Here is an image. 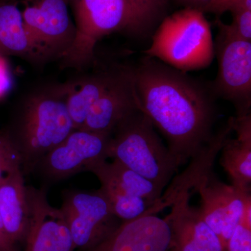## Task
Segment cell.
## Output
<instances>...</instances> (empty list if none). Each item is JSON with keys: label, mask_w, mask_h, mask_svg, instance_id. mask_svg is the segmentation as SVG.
<instances>
[{"label": "cell", "mask_w": 251, "mask_h": 251, "mask_svg": "<svg viewBox=\"0 0 251 251\" xmlns=\"http://www.w3.org/2000/svg\"><path fill=\"white\" fill-rule=\"evenodd\" d=\"M138 109L141 107L132 69L122 68L116 82L94 104L79 130L112 133L120 122Z\"/></svg>", "instance_id": "obj_13"}, {"label": "cell", "mask_w": 251, "mask_h": 251, "mask_svg": "<svg viewBox=\"0 0 251 251\" xmlns=\"http://www.w3.org/2000/svg\"><path fill=\"white\" fill-rule=\"evenodd\" d=\"M18 170H21V156L6 133H0V181Z\"/></svg>", "instance_id": "obj_21"}, {"label": "cell", "mask_w": 251, "mask_h": 251, "mask_svg": "<svg viewBox=\"0 0 251 251\" xmlns=\"http://www.w3.org/2000/svg\"><path fill=\"white\" fill-rule=\"evenodd\" d=\"M29 226L24 251H74L72 234L61 209L48 202L45 191L27 186Z\"/></svg>", "instance_id": "obj_11"}, {"label": "cell", "mask_w": 251, "mask_h": 251, "mask_svg": "<svg viewBox=\"0 0 251 251\" xmlns=\"http://www.w3.org/2000/svg\"><path fill=\"white\" fill-rule=\"evenodd\" d=\"M0 54L44 62L26 30L21 10L12 3L0 2Z\"/></svg>", "instance_id": "obj_20"}, {"label": "cell", "mask_w": 251, "mask_h": 251, "mask_svg": "<svg viewBox=\"0 0 251 251\" xmlns=\"http://www.w3.org/2000/svg\"><path fill=\"white\" fill-rule=\"evenodd\" d=\"M12 87V77L7 62L0 54V98L7 94Z\"/></svg>", "instance_id": "obj_25"}, {"label": "cell", "mask_w": 251, "mask_h": 251, "mask_svg": "<svg viewBox=\"0 0 251 251\" xmlns=\"http://www.w3.org/2000/svg\"><path fill=\"white\" fill-rule=\"evenodd\" d=\"M242 0H214L209 11L216 14H222L226 11H230Z\"/></svg>", "instance_id": "obj_26"}, {"label": "cell", "mask_w": 251, "mask_h": 251, "mask_svg": "<svg viewBox=\"0 0 251 251\" xmlns=\"http://www.w3.org/2000/svg\"><path fill=\"white\" fill-rule=\"evenodd\" d=\"M0 251H18L6 232L0 231Z\"/></svg>", "instance_id": "obj_28"}, {"label": "cell", "mask_w": 251, "mask_h": 251, "mask_svg": "<svg viewBox=\"0 0 251 251\" xmlns=\"http://www.w3.org/2000/svg\"><path fill=\"white\" fill-rule=\"evenodd\" d=\"M201 198L200 213L226 249V244L242 219L246 202L251 198L246 192L221 181L211 171L194 188Z\"/></svg>", "instance_id": "obj_10"}, {"label": "cell", "mask_w": 251, "mask_h": 251, "mask_svg": "<svg viewBox=\"0 0 251 251\" xmlns=\"http://www.w3.org/2000/svg\"><path fill=\"white\" fill-rule=\"evenodd\" d=\"M185 194L171 206L168 214L172 232V251H225L217 234L202 219L199 209Z\"/></svg>", "instance_id": "obj_14"}, {"label": "cell", "mask_w": 251, "mask_h": 251, "mask_svg": "<svg viewBox=\"0 0 251 251\" xmlns=\"http://www.w3.org/2000/svg\"><path fill=\"white\" fill-rule=\"evenodd\" d=\"M76 36L64 60L80 66L94 57L99 39L113 31L140 29L128 0H79L75 6Z\"/></svg>", "instance_id": "obj_5"}, {"label": "cell", "mask_w": 251, "mask_h": 251, "mask_svg": "<svg viewBox=\"0 0 251 251\" xmlns=\"http://www.w3.org/2000/svg\"><path fill=\"white\" fill-rule=\"evenodd\" d=\"M233 131L230 122L214 135L209 143L205 145L196 156L191 158L189 165L181 174H177L174 179H172L164 194L161 196L149 208V214H157L175 204L179 198L185 194L192 195L194 188L201 179L212 171L214 161L219 154L225 140Z\"/></svg>", "instance_id": "obj_15"}, {"label": "cell", "mask_w": 251, "mask_h": 251, "mask_svg": "<svg viewBox=\"0 0 251 251\" xmlns=\"http://www.w3.org/2000/svg\"><path fill=\"white\" fill-rule=\"evenodd\" d=\"M237 137L225 140L220 164L227 172L232 185L243 191H251V115L231 117L229 120Z\"/></svg>", "instance_id": "obj_16"}, {"label": "cell", "mask_w": 251, "mask_h": 251, "mask_svg": "<svg viewBox=\"0 0 251 251\" xmlns=\"http://www.w3.org/2000/svg\"><path fill=\"white\" fill-rule=\"evenodd\" d=\"M145 52L182 72L204 69L215 52L210 25L202 11L181 10L165 18Z\"/></svg>", "instance_id": "obj_4"}, {"label": "cell", "mask_w": 251, "mask_h": 251, "mask_svg": "<svg viewBox=\"0 0 251 251\" xmlns=\"http://www.w3.org/2000/svg\"><path fill=\"white\" fill-rule=\"evenodd\" d=\"M60 209L67 220L74 248L81 251L95 247L121 224L100 189L68 193Z\"/></svg>", "instance_id": "obj_8"}, {"label": "cell", "mask_w": 251, "mask_h": 251, "mask_svg": "<svg viewBox=\"0 0 251 251\" xmlns=\"http://www.w3.org/2000/svg\"><path fill=\"white\" fill-rule=\"evenodd\" d=\"M21 12L26 30L42 60L64 59L76 36L65 0H27Z\"/></svg>", "instance_id": "obj_7"}, {"label": "cell", "mask_w": 251, "mask_h": 251, "mask_svg": "<svg viewBox=\"0 0 251 251\" xmlns=\"http://www.w3.org/2000/svg\"><path fill=\"white\" fill-rule=\"evenodd\" d=\"M89 172L98 177L100 188L143 198L152 205L163 193L152 181L115 160L111 163L101 162L92 167Z\"/></svg>", "instance_id": "obj_19"}, {"label": "cell", "mask_w": 251, "mask_h": 251, "mask_svg": "<svg viewBox=\"0 0 251 251\" xmlns=\"http://www.w3.org/2000/svg\"><path fill=\"white\" fill-rule=\"evenodd\" d=\"M216 22L219 72L213 92L234 104L237 117L244 116L251 113V41L239 37L229 25Z\"/></svg>", "instance_id": "obj_6"}, {"label": "cell", "mask_w": 251, "mask_h": 251, "mask_svg": "<svg viewBox=\"0 0 251 251\" xmlns=\"http://www.w3.org/2000/svg\"><path fill=\"white\" fill-rule=\"evenodd\" d=\"M166 0H128L140 28L151 22L166 4Z\"/></svg>", "instance_id": "obj_24"}, {"label": "cell", "mask_w": 251, "mask_h": 251, "mask_svg": "<svg viewBox=\"0 0 251 251\" xmlns=\"http://www.w3.org/2000/svg\"><path fill=\"white\" fill-rule=\"evenodd\" d=\"M132 74L142 110L166 138L178 166H184L214 136L212 97L186 73L151 57Z\"/></svg>", "instance_id": "obj_1"}, {"label": "cell", "mask_w": 251, "mask_h": 251, "mask_svg": "<svg viewBox=\"0 0 251 251\" xmlns=\"http://www.w3.org/2000/svg\"><path fill=\"white\" fill-rule=\"evenodd\" d=\"M112 133L74 130L39 162L47 179L59 181L106 161Z\"/></svg>", "instance_id": "obj_9"}, {"label": "cell", "mask_w": 251, "mask_h": 251, "mask_svg": "<svg viewBox=\"0 0 251 251\" xmlns=\"http://www.w3.org/2000/svg\"><path fill=\"white\" fill-rule=\"evenodd\" d=\"M108 157L152 181L162 191L179 168L142 109L130 113L112 131Z\"/></svg>", "instance_id": "obj_3"}, {"label": "cell", "mask_w": 251, "mask_h": 251, "mask_svg": "<svg viewBox=\"0 0 251 251\" xmlns=\"http://www.w3.org/2000/svg\"><path fill=\"white\" fill-rule=\"evenodd\" d=\"M189 4L188 7L193 8L201 11H208L214 0H183Z\"/></svg>", "instance_id": "obj_27"}, {"label": "cell", "mask_w": 251, "mask_h": 251, "mask_svg": "<svg viewBox=\"0 0 251 251\" xmlns=\"http://www.w3.org/2000/svg\"><path fill=\"white\" fill-rule=\"evenodd\" d=\"M230 11L233 20L229 27L239 37L251 41V0H242Z\"/></svg>", "instance_id": "obj_22"}, {"label": "cell", "mask_w": 251, "mask_h": 251, "mask_svg": "<svg viewBox=\"0 0 251 251\" xmlns=\"http://www.w3.org/2000/svg\"><path fill=\"white\" fill-rule=\"evenodd\" d=\"M82 251H172L169 218L151 214L122 222L101 242Z\"/></svg>", "instance_id": "obj_12"}, {"label": "cell", "mask_w": 251, "mask_h": 251, "mask_svg": "<svg viewBox=\"0 0 251 251\" xmlns=\"http://www.w3.org/2000/svg\"><path fill=\"white\" fill-rule=\"evenodd\" d=\"M64 84L31 94L21 103L6 134L19 153L23 175L72 133Z\"/></svg>", "instance_id": "obj_2"}, {"label": "cell", "mask_w": 251, "mask_h": 251, "mask_svg": "<svg viewBox=\"0 0 251 251\" xmlns=\"http://www.w3.org/2000/svg\"><path fill=\"white\" fill-rule=\"evenodd\" d=\"M0 214L5 232L15 245L25 242L29 226L27 186L23 173L18 170L0 181Z\"/></svg>", "instance_id": "obj_17"}, {"label": "cell", "mask_w": 251, "mask_h": 251, "mask_svg": "<svg viewBox=\"0 0 251 251\" xmlns=\"http://www.w3.org/2000/svg\"><path fill=\"white\" fill-rule=\"evenodd\" d=\"M225 251H251V216L243 214Z\"/></svg>", "instance_id": "obj_23"}, {"label": "cell", "mask_w": 251, "mask_h": 251, "mask_svg": "<svg viewBox=\"0 0 251 251\" xmlns=\"http://www.w3.org/2000/svg\"><path fill=\"white\" fill-rule=\"evenodd\" d=\"M122 69L100 72L64 84L67 105L75 129H80L91 108L116 82Z\"/></svg>", "instance_id": "obj_18"}]
</instances>
